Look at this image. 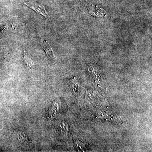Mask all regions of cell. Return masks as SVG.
Listing matches in <instances>:
<instances>
[{
    "label": "cell",
    "instance_id": "6da1fadb",
    "mask_svg": "<svg viewBox=\"0 0 152 152\" xmlns=\"http://www.w3.org/2000/svg\"><path fill=\"white\" fill-rule=\"evenodd\" d=\"M24 4L37 13L43 16L46 18H49L48 14L42 4H31L30 3H24Z\"/></svg>",
    "mask_w": 152,
    "mask_h": 152
},
{
    "label": "cell",
    "instance_id": "7a4b0ae2",
    "mask_svg": "<svg viewBox=\"0 0 152 152\" xmlns=\"http://www.w3.org/2000/svg\"><path fill=\"white\" fill-rule=\"evenodd\" d=\"M42 47L49 58H55V55L53 49L48 41H44L42 45Z\"/></svg>",
    "mask_w": 152,
    "mask_h": 152
},
{
    "label": "cell",
    "instance_id": "3957f363",
    "mask_svg": "<svg viewBox=\"0 0 152 152\" xmlns=\"http://www.w3.org/2000/svg\"><path fill=\"white\" fill-rule=\"evenodd\" d=\"M71 88L73 91L76 96L78 95L80 90V85L77 79L74 77L71 80Z\"/></svg>",
    "mask_w": 152,
    "mask_h": 152
},
{
    "label": "cell",
    "instance_id": "277c9868",
    "mask_svg": "<svg viewBox=\"0 0 152 152\" xmlns=\"http://www.w3.org/2000/svg\"><path fill=\"white\" fill-rule=\"evenodd\" d=\"M23 60L25 64L27 66L29 69H31V68L34 65V63L32 59L31 58L29 55L28 54L26 51H24L23 56Z\"/></svg>",
    "mask_w": 152,
    "mask_h": 152
},
{
    "label": "cell",
    "instance_id": "5b68a950",
    "mask_svg": "<svg viewBox=\"0 0 152 152\" xmlns=\"http://www.w3.org/2000/svg\"><path fill=\"white\" fill-rule=\"evenodd\" d=\"M58 104L56 103H54L50 107L48 115L49 119L52 118L54 117L56 113L57 110H58Z\"/></svg>",
    "mask_w": 152,
    "mask_h": 152
}]
</instances>
